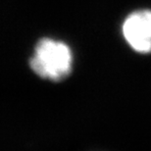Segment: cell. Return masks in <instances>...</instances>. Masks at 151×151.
Here are the masks:
<instances>
[{
    "mask_svg": "<svg viewBox=\"0 0 151 151\" xmlns=\"http://www.w3.org/2000/svg\"><path fill=\"white\" fill-rule=\"evenodd\" d=\"M123 35L132 49L151 52V11L138 10L129 15L123 24Z\"/></svg>",
    "mask_w": 151,
    "mask_h": 151,
    "instance_id": "cell-2",
    "label": "cell"
},
{
    "mask_svg": "<svg viewBox=\"0 0 151 151\" xmlns=\"http://www.w3.org/2000/svg\"><path fill=\"white\" fill-rule=\"evenodd\" d=\"M73 56L64 42L50 38L40 39L35 47L29 65L39 77L50 81H61L71 73Z\"/></svg>",
    "mask_w": 151,
    "mask_h": 151,
    "instance_id": "cell-1",
    "label": "cell"
}]
</instances>
